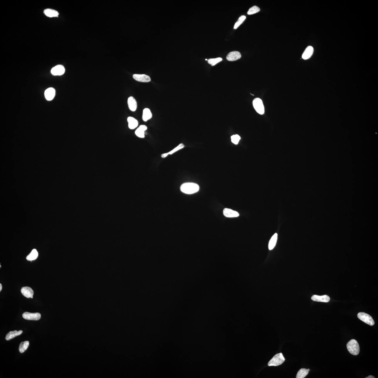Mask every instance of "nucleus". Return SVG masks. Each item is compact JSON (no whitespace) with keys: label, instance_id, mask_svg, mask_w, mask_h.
I'll list each match as a JSON object with an SVG mask.
<instances>
[{"label":"nucleus","instance_id":"1","mask_svg":"<svg viewBox=\"0 0 378 378\" xmlns=\"http://www.w3.org/2000/svg\"><path fill=\"white\" fill-rule=\"evenodd\" d=\"M199 186L195 183H183L180 187V190L183 193L191 194L199 191Z\"/></svg>","mask_w":378,"mask_h":378},{"label":"nucleus","instance_id":"2","mask_svg":"<svg viewBox=\"0 0 378 378\" xmlns=\"http://www.w3.org/2000/svg\"><path fill=\"white\" fill-rule=\"evenodd\" d=\"M347 347L348 351L352 355H357L359 353V345L355 340L352 339L348 342L347 344Z\"/></svg>","mask_w":378,"mask_h":378},{"label":"nucleus","instance_id":"3","mask_svg":"<svg viewBox=\"0 0 378 378\" xmlns=\"http://www.w3.org/2000/svg\"><path fill=\"white\" fill-rule=\"evenodd\" d=\"M285 361V359L282 353L276 354L270 360L268 363L269 366H277L282 364Z\"/></svg>","mask_w":378,"mask_h":378},{"label":"nucleus","instance_id":"4","mask_svg":"<svg viewBox=\"0 0 378 378\" xmlns=\"http://www.w3.org/2000/svg\"><path fill=\"white\" fill-rule=\"evenodd\" d=\"M252 104L254 109L258 113L260 114H264V107L262 100L259 98H256L254 99Z\"/></svg>","mask_w":378,"mask_h":378},{"label":"nucleus","instance_id":"5","mask_svg":"<svg viewBox=\"0 0 378 378\" xmlns=\"http://www.w3.org/2000/svg\"><path fill=\"white\" fill-rule=\"evenodd\" d=\"M357 317L360 320L370 326H373L375 324L373 319L368 314L364 312H360L357 314Z\"/></svg>","mask_w":378,"mask_h":378},{"label":"nucleus","instance_id":"6","mask_svg":"<svg viewBox=\"0 0 378 378\" xmlns=\"http://www.w3.org/2000/svg\"><path fill=\"white\" fill-rule=\"evenodd\" d=\"M23 317L24 319L28 320H38L41 318V315L39 313H31L25 312L23 314Z\"/></svg>","mask_w":378,"mask_h":378},{"label":"nucleus","instance_id":"7","mask_svg":"<svg viewBox=\"0 0 378 378\" xmlns=\"http://www.w3.org/2000/svg\"><path fill=\"white\" fill-rule=\"evenodd\" d=\"M65 71L64 66L61 65H58L53 68L51 70L52 75L60 76L64 74Z\"/></svg>","mask_w":378,"mask_h":378},{"label":"nucleus","instance_id":"8","mask_svg":"<svg viewBox=\"0 0 378 378\" xmlns=\"http://www.w3.org/2000/svg\"><path fill=\"white\" fill-rule=\"evenodd\" d=\"M133 77L136 81L142 82H148L151 81L149 76L145 74H134Z\"/></svg>","mask_w":378,"mask_h":378},{"label":"nucleus","instance_id":"9","mask_svg":"<svg viewBox=\"0 0 378 378\" xmlns=\"http://www.w3.org/2000/svg\"><path fill=\"white\" fill-rule=\"evenodd\" d=\"M241 57V54L239 52L232 51L228 54L226 59L229 61H233L237 60L240 59Z\"/></svg>","mask_w":378,"mask_h":378},{"label":"nucleus","instance_id":"10","mask_svg":"<svg viewBox=\"0 0 378 378\" xmlns=\"http://www.w3.org/2000/svg\"><path fill=\"white\" fill-rule=\"evenodd\" d=\"M312 301L318 302L328 303L330 300V298L327 295L319 296L316 295L313 296L311 297Z\"/></svg>","mask_w":378,"mask_h":378},{"label":"nucleus","instance_id":"11","mask_svg":"<svg viewBox=\"0 0 378 378\" xmlns=\"http://www.w3.org/2000/svg\"><path fill=\"white\" fill-rule=\"evenodd\" d=\"M128 104L129 109L132 112H135L137 109V103L135 98L132 96L128 98Z\"/></svg>","mask_w":378,"mask_h":378},{"label":"nucleus","instance_id":"12","mask_svg":"<svg viewBox=\"0 0 378 378\" xmlns=\"http://www.w3.org/2000/svg\"><path fill=\"white\" fill-rule=\"evenodd\" d=\"M55 95V89L52 88L47 89L45 92V98L47 100L51 101L54 99Z\"/></svg>","mask_w":378,"mask_h":378},{"label":"nucleus","instance_id":"13","mask_svg":"<svg viewBox=\"0 0 378 378\" xmlns=\"http://www.w3.org/2000/svg\"><path fill=\"white\" fill-rule=\"evenodd\" d=\"M223 215L227 217H235L239 216V214L235 211L229 208H225L223 211Z\"/></svg>","mask_w":378,"mask_h":378},{"label":"nucleus","instance_id":"14","mask_svg":"<svg viewBox=\"0 0 378 378\" xmlns=\"http://www.w3.org/2000/svg\"><path fill=\"white\" fill-rule=\"evenodd\" d=\"M21 292L23 295L27 298H30L33 296L34 291L31 288L29 287H23L21 288Z\"/></svg>","mask_w":378,"mask_h":378},{"label":"nucleus","instance_id":"15","mask_svg":"<svg viewBox=\"0 0 378 378\" xmlns=\"http://www.w3.org/2000/svg\"><path fill=\"white\" fill-rule=\"evenodd\" d=\"M314 48L312 46H308L305 49L302 55L303 59L308 60L310 57L313 54Z\"/></svg>","mask_w":378,"mask_h":378},{"label":"nucleus","instance_id":"16","mask_svg":"<svg viewBox=\"0 0 378 378\" xmlns=\"http://www.w3.org/2000/svg\"><path fill=\"white\" fill-rule=\"evenodd\" d=\"M147 127L144 125H141L136 130L135 134L136 136L140 138L145 137V131L147 129Z\"/></svg>","mask_w":378,"mask_h":378},{"label":"nucleus","instance_id":"17","mask_svg":"<svg viewBox=\"0 0 378 378\" xmlns=\"http://www.w3.org/2000/svg\"><path fill=\"white\" fill-rule=\"evenodd\" d=\"M128 123V127L130 129H134L137 128L139 125V122L137 119L132 117H129L127 119Z\"/></svg>","mask_w":378,"mask_h":378},{"label":"nucleus","instance_id":"18","mask_svg":"<svg viewBox=\"0 0 378 378\" xmlns=\"http://www.w3.org/2000/svg\"><path fill=\"white\" fill-rule=\"evenodd\" d=\"M22 330H20L19 331L14 330L13 331H10L8 333L6 334L5 339L7 341L10 340L14 338L17 336L21 335L23 333Z\"/></svg>","mask_w":378,"mask_h":378},{"label":"nucleus","instance_id":"19","mask_svg":"<svg viewBox=\"0 0 378 378\" xmlns=\"http://www.w3.org/2000/svg\"><path fill=\"white\" fill-rule=\"evenodd\" d=\"M44 13L45 15L50 18L58 17L59 14L57 11L50 9H45Z\"/></svg>","mask_w":378,"mask_h":378},{"label":"nucleus","instance_id":"20","mask_svg":"<svg viewBox=\"0 0 378 378\" xmlns=\"http://www.w3.org/2000/svg\"><path fill=\"white\" fill-rule=\"evenodd\" d=\"M184 147L185 145L183 144H180L178 145V146L176 147L175 148H174L170 152L162 154L161 155V157L163 158L166 157L168 155H171V154H173L174 153L177 151H178L179 150L181 149L184 148Z\"/></svg>","mask_w":378,"mask_h":378},{"label":"nucleus","instance_id":"21","mask_svg":"<svg viewBox=\"0 0 378 378\" xmlns=\"http://www.w3.org/2000/svg\"><path fill=\"white\" fill-rule=\"evenodd\" d=\"M152 117V114L149 109L146 108L144 109L142 116L143 121L146 122Z\"/></svg>","mask_w":378,"mask_h":378},{"label":"nucleus","instance_id":"22","mask_svg":"<svg viewBox=\"0 0 378 378\" xmlns=\"http://www.w3.org/2000/svg\"><path fill=\"white\" fill-rule=\"evenodd\" d=\"M278 237V234L275 233L272 236L271 239L269 244V250H272L275 247L277 243Z\"/></svg>","mask_w":378,"mask_h":378},{"label":"nucleus","instance_id":"23","mask_svg":"<svg viewBox=\"0 0 378 378\" xmlns=\"http://www.w3.org/2000/svg\"><path fill=\"white\" fill-rule=\"evenodd\" d=\"M310 371V369H301L298 372L296 377L297 378H304L308 375Z\"/></svg>","mask_w":378,"mask_h":378},{"label":"nucleus","instance_id":"24","mask_svg":"<svg viewBox=\"0 0 378 378\" xmlns=\"http://www.w3.org/2000/svg\"><path fill=\"white\" fill-rule=\"evenodd\" d=\"M38 256V253L37 250L34 249L30 254L27 256L26 259L29 261H33L37 259Z\"/></svg>","mask_w":378,"mask_h":378},{"label":"nucleus","instance_id":"25","mask_svg":"<svg viewBox=\"0 0 378 378\" xmlns=\"http://www.w3.org/2000/svg\"><path fill=\"white\" fill-rule=\"evenodd\" d=\"M29 345V342L28 341H25L21 342L19 345V352L21 353H23L25 350H27Z\"/></svg>","mask_w":378,"mask_h":378},{"label":"nucleus","instance_id":"26","mask_svg":"<svg viewBox=\"0 0 378 378\" xmlns=\"http://www.w3.org/2000/svg\"><path fill=\"white\" fill-rule=\"evenodd\" d=\"M222 60V58H215V59H210L208 60V63L209 64L212 65V66H215V65L219 63Z\"/></svg>","mask_w":378,"mask_h":378},{"label":"nucleus","instance_id":"27","mask_svg":"<svg viewBox=\"0 0 378 378\" xmlns=\"http://www.w3.org/2000/svg\"><path fill=\"white\" fill-rule=\"evenodd\" d=\"M246 16H241L238 19L237 21L235 23V25H234V29H237L245 21V20L246 19Z\"/></svg>","mask_w":378,"mask_h":378},{"label":"nucleus","instance_id":"28","mask_svg":"<svg viewBox=\"0 0 378 378\" xmlns=\"http://www.w3.org/2000/svg\"><path fill=\"white\" fill-rule=\"evenodd\" d=\"M260 10V9L259 7L254 6L252 7L249 10L247 14L248 15H252V14H253L259 12Z\"/></svg>","mask_w":378,"mask_h":378},{"label":"nucleus","instance_id":"29","mask_svg":"<svg viewBox=\"0 0 378 378\" xmlns=\"http://www.w3.org/2000/svg\"><path fill=\"white\" fill-rule=\"evenodd\" d=\"M240 139V137L238 134H235V135H233L231 136L232 142L236 145H237L239 143Z\"/></svg>","mask_w":378,"mask_h":378},{"label":"nucleus","instance_id":"30","mask_svg":"<svg viewBox=\"0 0 378 378\" xmlns=\"http://www.w3.org/2000/svg\"><path fill=\"white\" fill-rule=\"evenodd\" d=\"M366 378H375V377H374L373 376L370 375L368 376V377H366Z\"/></svg>","mask_w":378,"mask_h":378},{"label":"nucleus","instance_id":"31","mask_svg":"<svg viewBox=\"0 0 378 378\" xmlns=\"http://www.w3.org/2000/svg\"><path fill=\"white\" fill-rule=\"evenodd\" d=\"M2 289V286L1 284H0V291H1Z\"/></svg>","mask_w":378,"mask_h":378},{"label":"nucleus","instance_id":"32","mask_svg":"<svg viewBox=\"0 0 378 378\" xmlns=\"http://www.w3.org/2000/svg\"><path fill=\"white\" fill-rule=\"evenodd\" d=\"M33 298V297H31V298Z\"/></svg>","mask_w":378,"mask_h":378},{"label":"nucleus","instance_id":"33","mask_svg":"<svg viewBox=\"0 0 378 378\" xmlns=\"http://www.w3.org/2000/svg\"><path fill=\"white\" fill-rule=\"evenodd\" d=\"M206 61L208 60H207V59H206Z\"/></svg>","mask_w":378,"mask_h":378}]
</instances>
